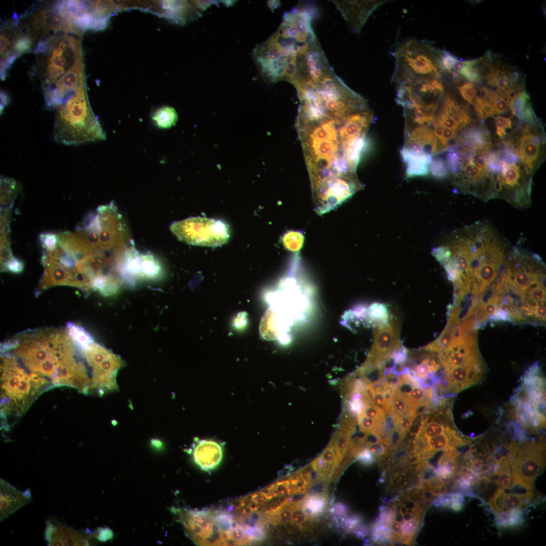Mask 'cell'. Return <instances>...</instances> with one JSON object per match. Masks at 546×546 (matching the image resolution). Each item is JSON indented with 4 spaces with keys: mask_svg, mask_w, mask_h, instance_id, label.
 <instances>
[{
    "mask_svg": "<svg viewBox=\"0 0 546 546\" xmlns=\"http://www.w3.org/2000/svg\"><path fill=\"white\" fill-rule=\"evenodd\" d=\"M296 127L307 166L313 201L336 206L355 193L356 170L372 148L367 136L366 100L334 72L309 80L296 89Z\"/></svg>",
    "mask_w": 546,
    "mask_h": 546,
    "instance_id": "6da1fadb",
    "label": "cell"
},
{
    "mask_svg": "<svg viewBox=\"0 0 546 546\" xmlns=\"http://www.w3.org/2000/svg\"><path fill=\"white\" fill-rule=\"evenodd\" d=\"M2 350L34 381L48 388L74 387L83 365L81 349L67 328L29 330L2 345Z\"/></svg>",
    "mask_w": 546,
    "mask_h": 546,
    "instance_id": "7a4b0ae2",
    "label": "cell"
},
{
    "mask_svg": "<svg viewBox=\"0 0 546 546\" xmlns=\"http://www.w3.org/2000/svg\"><path fill=\"white\" fill-rule=\"evenodd\" d=\"M312 20L307 9L295 7L284 14L278 29L267 39L275 57L276 82L291 83L296 77L299 61L319 43Z\"/></svg>",
    "mask_w": 546,
    "mask_h": 546,
    "instance_id": "3957f363",
    "label": "cell"
},
{
    "mask_svg": "<svg viewBox=\"0 0 546 546\" xmlns=\"http://www.w3.org/2000/svg\"><path fill=\"white\" fill-rule=\"evenodd\" d=\"M395 67L392 80L396 85L426 78H441L444 71L441 52L421 40L411 39L402 43L393 54Z\"/></svg>",
    "mask_w": 546,
    "mask_h": 546,
    "instance_id": "277c9868",
    "label": "cell"
},
{
    "mask_svg": "<svg viewBox=\"0 0 546 546\" xmlns=\"http://www.w3.org/2000/svg\"><path fill=\"white\" fill-rule=\"evenodd\" d=\"M508 449L507 459L512 472L510 488L533 490L535 481L545 466L543 440L512 442L508 445Z\"/></svg>",
    "mask_w": 546,
    "mask_h": 546,
    "instance_id": "5b68a950",
    "label": "cell"
},
{
    "mask_svg": "<svg viewBox=\"0 0 546 546\" xmlns=\"http://www.w3.org/2000/svg\"><path fill=\"white\" fill-rule=\"evenodd\" d=\"M170 229L179 240L192 245L216 247L227 243L230 237L226 223L200 216L173 222Z\"/></svg>",
    "mask_w": 546,
    "mask_h": 546,
    "instance_id": "8992f818",
    "label": "cell"
},
{
    "mask_svg": "<svg viewBox=\"0 0 546 546\" xmlns=\"http://www.w3.org/2000/svg\"><path fill=\"white\" fill-rule=\"evenodd\" d=\"M177 512L186 534L195 543L200 545H228L212 512L187 509L179 510Z\"/></svg>",
    "mask_w": 546,
    "mask_h": 546,
    "instance_id": "52a82bcc",
    "label": "cell"
},
{
    "mask_svg": "<svg viewBox=\"0 0 546 546\" xmlns=\"http://www.w3.org/2000/svg\"><path fill=\"white\" fill-rule=\"evenodd\" d=\"M441 78L423 79L396 85L397 103L408 109L439 103L444 93Z\"/></svg>",
    "mask_w": 546,
    "mask_h": 546,
    "instance_id": "ba28073f",
    "label": "cell"
},
{
    "mask_svg": "<svg viewBox=\"0 0 546 546\" xmlns=\"http://www.w3.org/2000/svg\"><path fill=\"white\" fill-rule=\"evenodd\" d=\"M374 341L368 356L363 365L375 367L386 359L400 346V325L391 316L386 325L374 327Z\"/></svg>",
    "mask_w": 546,
    "mask_h": 546,
    "instance_id": "9c48e42d",
    "label": "cell"
},
{
    "mask_svg": "<svg viewBox=\"0 0 546 546\" xmlns=\"http://www.w3.org/2000/svg\"><path fill=\"white\" fill-rule=\"evenodd\" d=\"M118 267L121 275L131 282L140 279H156L161 273V266L155 258L134 250L125 254Z\"/></svg>",
    "mask_w": 546,
    "mask_h": 546,
    "instance_id": "30bf717a",
    "label": "cell"
},
{
    "mask_svg": "<svg viewBox=\"0 0 546 546\" xmlns=\"http://www.w3.org/2000/svg\"><path fill=\"white\" fill-rule=\"evenodd\" d=\"M485 370L482 361L444 371V383L447 394L452 397L454 394L478 383L483 377Z\"/></svg>",
    "mask_w": 546,
    "mask_h": 546,
    "instance_id": "8fae6325",
    "label": "cell"
},
{
    "mask_svg": "<svg viewBox=\"0 0 546 546\" xmlns=\"http://www.w3.org/2000/svg\"><path fill=\"white\" fill-rule=\"evenodd\" d=\"M343 18L352 29L358 33L370 15L385 1H333Z\"/></svg>",
    "mask_w": 546,
    "mask_h": 546,
    "instance_id": "7c38bea8",
    "label": "cell"
},
{
    "mask_svg": "<svg viewBox=\"0 0 546 546\" xmlns=\"http://www.w3.org/2000/svg\"><path fill=\"white\" fill-rule=\"evenodd\" d=\"M44 536L47 545L51 546L88 545L90 535L68 527L50 518L46 521Z\"/></svg>",
    "mask_w": 546,
    "mask_h": 546,
    "instance_id": "4fadbf2b",
    "label": "cell"
},
{
    "mask_svg": "<svg viewBox=\"0 0 546 546\" xmlns=\"http://www.w3.org/2000/svg\"><path fill=\"white\" fill-rule=\"evenodd\" d=\"M400 154L405 166L407 178L425 176L429 174L432 156L422 147L414 144L404 145Z\"/></svg>",
    "mask_w": 546,
    "mask_h": 546,
    "instance_id": "5bb4252c",
    "label": "cell"
},
{
    "mask_svg": "<svg viewBox=\"0 0 546 546\" xmlns=\"http://www.w3.org/2000/svg\"><path fill=\"white\" fill-rule=\"evenodd\" d=\"M31 500L29 488L17 489L4 479L0 480V520H4Z\"/></svg>",
    "mask_w": 546,
    "mask_h": 546,
    "instance_id": "9a60e30c",
    "label": "cell"
},
{
    "mask_svg": "<svg viewBox=\"0 0 546 546\" xmlns=\"http://www.w3.org/2000/svg\"><path fill=\"white\" fill-rule=\"evenodd\" d=\"M534 496L532 490L506 492L505 489L498 487L487 503L496 516L513 509H522L530 503Z\"/></svg>",
    "mask_w": 546,
    "mask_h": 546,
    "instance_id": "2e32d148",
    "label": "cell"
},
{
    "mask_svg": "<svg viewBox=\"0 0 546 546\" xmlns=\"http://www.w3.org/2000/svg\"><path fill=\"white\" fill-rule=\"evenodd\" d=\"M222 458V446L214 441L200 440L194 448V461L204 471H210L216 468L221 462Z\"/></svg>",
    "mask_w": 546,
    "mask_h": 546,
    "instance_id": "e0dca14e",
    "label": "cell"
},
{
    "mask_svg": "<svg viewBox=\"0 0 546 546\" xmlns=\"http://www.w3.org/2000/svg\"><path fill=\"white\" fill-rule=\"evenodd\" d=\"M461 308L459 306L450 307L447 324L439 337L433 342L422 348L433 352H439L445 348L454 336L458 327L461 323L460 313Z\"/></svg>",
    "mask_w": 546,
    "mask_h": 546,
    "instance_id": "ac0fdd59",
    "label": "cell"
},
{
    "mask_svg": "<svg viewBox=\"0 0 546 546\" xmlns=\"http://www.w3.org/2000/svg\"><path fill=\"white\" fill-rule=\"evenodd\" d=\"M543 138L523 134L518 147V153L522 163L534 169L535 163L540 155V144Z\"/></svg>",
    "mask_w": 546,
    "mask_h": 546,
    "instance_id": "d6986e66",
    "label": "cell"
},
{
    "mask_svg": "<svg viewBox=\"0 0 546 546\" xmlns=\"http://www.w3.org/2000/svg\"><path fill=\"white\" fill-rule=\"evenodd\" d=\"M404 145L414 144L422 147L432 156V150L436 136L433 124L430 126H416L405 129Z\"/></svg>",
    "mask_w": 546,
    "mask_h": 546,
    "instance_id": "ffe728a7",
    "label": "cell"
},
{
    "mask_svg": "<svg viewBox=\"0 0 546 546\" xmlns=\"http://www.w3.org/2000/svg\"><path fill=\"white\" fill-rule=\"evenodd\" d=\"M459 145H467L473 147L491 148V140L489 131L481 127H471L457 132L455 136Z\"/></svg>",
    "mask_w": 546,
    "mask_h": 546,
    "instance_id": "44dd1931",
    "label": "cell"
},
{
    "mask_svg": "<svg viewBox=\"0 0 546 546\" xmlns=\"http://www.w3.org/2000/svg\"><path fill=\"white\" fill-rule=\"evenodd\" d=\"M459 433L455 428L447 429L445 432L426 439L425 458L427 460L438 451L444 450L451 445V441ZM452 446V445H451Z\"/></svg>",
    "mask_w": 546,
    "mask_h": 546,
    "instance_id": "7402d4cb",
    "label": "cell"
},
{
    "mask_svg": "<svg viewBox=\"0 0 546 546\" xmlns=\"http://www.w3.org/2000/svg\"><path fill=\"white\" fill-rule=\"evenodd\" d=\"M326 495L308 494L300 501L302 508L308 518H315L322 514L327 505Z\"/></svg>",
    "mask_w": 546,
    "mask_h": 546,
    "instance_id": "603a6c76",
    "label": "cell"
},
{
    "mask_svg": "<svg viewBox=\"0 0 546 546\" xmlns=\"http://www.w3.org/2000/svg\"><path fill=\"white\" fill-rule=\"evenodd\" d=\"M499 487L507 489L512 485V472L508 460L505 456L497 459L496 470L490 478Z\"/></svg>",
    "mask_w": 546,
    "mask_h": 546,
    "instance_id": "cb8c5ba5",
    "label": "cell"
},
{
    "mask_svg": "<svg viewBox=\"0 0 546 546\" xmlns=\"http://www.w3.org/2000/svg\"><path fill=\"white\" fill-rule=\"evenodd\" d=\"M367 321L374 327L387 325L391 317L387 306L382 303H372L367 310Z\"/></svg>",
    "mask_w": 546,
    "mask_h": 546,
    "instance_id": "d4e9b609",
    "label": "cell"
},
{
    "mask_svg": "<svg viewBox=\"0 0 546 546\" xmlns=\"http://www.w3.org/2000/svg\"><path fill=\"white\" fill-rule=\"evenodd\" d=\"M156 126L160 128H169L175 124L177 115L172 107L164 106L158 109L152 116Z\"/></svg>",
    "mask_w": 546,
    "mask_h": 546,
    "instance_id": "484cf974",
    "label": "cell"
},
{
    "mask_svg": "<svg viewBox=\"0 0 546 546\" xmlns=\"http://www.w3.org/2000/svg\"><path fill=\"white\" fill-rule=\"evenodd\" d=\"M521 509H513L496 515V524L500 528L516 527L523 522Z\"/></svg>",
    "mask_w": 546,
    "mask_h": 546,
    "instance_id": "4316f807",
    "label": "cell"
},
{
    "mask_svg": "<svg viewBox=\"0 0 546 546\" xmlns=\"http://www.w3.org/2000/svg\"><path fill=\"white\" fill-rule=\"evenodd\" d=\"M389 401L393 412L400 417L409 413L413 406L408 398L398 393L393 388Z\"/></svg>",
    "mask_w": 546,
    "mask_h": 546,
    "instance_id": "83f0119b",
    "label": "cell"
},
{
    "mask_svg": "<svg viewBox=\"0 0 546 546\" xmlns=\"http://www.w3.org/2000/svg\"><path fill=\"white\" fill-rule=\"evenodd\" d=\"M212 513L215 520L225 537V535L238 523V518L229 512L216 510Z\"/></svg>",
    "mask_w": 546,
    "mask_h": 546,
    "instance_id": "f1b7e54d",
    "label": "cell"
},
{
    "mask_svg": "<svg viewBox=\"0 0 546 546\" xmlns=\"http://www.w3.org/2000/svg\"><path fill=\"white\" fill-rule=\"evenodd\" d=\"M225 538L228 545L247 544L245 525L238 520V523L225 535Z\"/></svg>",
    "mask_w": 546,
    "mask_h": 546,
    "instance_id": "f546056e",
    "label": "cell"
},
{
    "mask_svg": "<svg viewBox=\"0 0 546 546\" xmlns=\"http://www.w3.org/2000/svg\"><path fill=\"white\" fill-rule=\"evenodd\" d=\"M445 155V163L449 172L456 177L462 170V158L456 146L448 148Z\"/></svg>",
    "mask_w": 546,
    "mask_h": 546,
    "instance_id": "4dcf8cb0",
    "label": "cell"
},
{
    "mask_svg": "<svg viewBox=\"0 0 546 546\" xmlns=\"http://www.w3.org/2000/svg\"><path fill=\"white\" fill-rule=\"evenodd\" d=\"M371 540L379 544H393L390 529L376 523L372 527Z\"/></svg>",
    "mask_w": 546,
    "mask_h": 546,
    "instance_id": "1f68e13d",
    "label": "cell"
},
{
    "mask_svg": "<svg viewBox=\"0 0 546 546\" xmlns=\"http://www.w3.org/2000/svg\"><path fill=\"white\" fill-rule=\"evenodd\" d=\"M288 478L290 481L291 494L304 493L306 492L310 485V483L302 471L296 472Z\"/></svg>",
    "mask_w": 546,
    "mask_h": 546,
    "instance_id": "d6a6232c",
    "label": "cell"
},
{
    "mask_svg": "<svg viewBox=\"0 0 546 546\" xmlns=\"http://www.w3.org/2000/svg\"><path fill=\"white\" fill-rule=\"evenodd\" d=\"M17 184L13 179L3 177L1 179V203H10L17 193Z\"/></svg>",
    "mask_w": 546,
    "mask_h": 546,
    "instance_id": "836d02e7",
    "label": "cell"
},
{
    "mask_svg": "<svg viewBox=\"0 0 546 546\" xmlns=\"http://www.w3.org/2000/svg\"><path fill=\"white\" fill-rule=\"evenodd\" d=\"M265 492L271 499L279 496L291 495V490L289 478L278 481L271 484L266 488Z\"/></svg>",
    "mask_w": 546,
    "mask_h": 546,
    "instance_id": "e575fe53",
    "label": "cell"
},
{
    "mask_svg": "<svg viewBox=\"0 0 546 546\" xmlns=\"http://www.w3.org/2000/svg\"><path fill=\"white\" fill-rule=\"evenodd\" d=\"M357 423L360 431L365 433L373 431L380 433L382 422L367 416L363 411L357 414Z\"/></svg>",
    "mask_w": 546,
    "mask_h": 546,
    "instance_id": "d590c367",
    "label": "cell"
},
{
    "mask_svg": "<svg viewBox=\"0 0 546 546\" xmlns=\"http://www.w3.org/2000/svg\"><path fill=\"white\" fill-rule=\"evenodd\" d=\"M477 59L465 61V65L459 73L468 80L472 82L479 83L482 78L476 66Z\"/></svg>",
    "mask_w": 546,
    "mask_h": 546,
    "instance_id": "8d00e7d4",
    "label": "cell"
},
{
    "mask_svg": "<svg viewBox=\"0 0 546 546\" xmlns=\"http://www.w3.org/2000/svg\"><path fill=\"white\" fill-rule=\"evenodd\" d=\"M429 173L435 178L442 179L447 177L449 171L445 161L441 157L432 159L429 165Z\"/></svg>",
    "mask_w": 546,
    "mask_h": 546,
    "instance_id": "74e56055",
    "label": "cell"
},
{
    "mask_svg": "<svg viewBox=\"0 0 546 546\" xmlns=\"http://www.w3.org/2000/svg\"><path fill=\"white\" fill-rule=\"evenodd\" d=\"M446 427L448 426L434 421H431L426 423L423 422L422 426L418 433H420L426 439H427L431 437L444 433Z\"/></svg>",
    "mask_w": 546,
    "mask_h": 546,
    "instance_id": "f35d334b",
    "label": "cell"
},
{
    "mask_svg": "<svg viewBox=\"0 0 546 546\" xmlns=\"http://www.w3.org/2000/svg\"><path fill=\"white\" fill-rule=\"evenodd\" d=\"M362 411L367 416L381 422L384 420L385 416L384 412L373 401L365 403Z\"/></svg>",
    "mask_w": 546,
    "mask_h": 546,
    "instance_id": "ab89813d",
    "label": "cell"
},
{
    "mask_svg": "<svg viewBox=\"0 0 546 546\" xmlns=\"http://www.w3.org/2000/svg\"><path fill=\"white\" fill-rule=\"evenodd\" d=\"M31 44L32 41L29 36L23 35L18 36L13 44L14 54L18 56L30 50Z\"/></svg>",
    "mask_w": 546,
    "mask_h": 546,
    "instance_id": "60d3db41",
    "label": "cell"
},
{
    "mask_svg": "<svg viewBox=\"0 0 546 546\" xmlns=\"http://www.w3.org/2000/svg\"><path fill=\"white\" fill-rule=\"evenodd\" d=\"M292 514L291 523L298 526H303L308 519L302 508L300 501L294 504L292 509Z\"/></svg>",
    "mask_w": 546,
    "mask_h": 546,
    "instance_id": "b9f144b4",
    "label": "cell"
},
{
    "mask_svg": "<svg viewBox=\"0 0 546 546\" xmlns=\"http://www.w3.org/2000/svg\"><path fill=\"white\" fill-rule=\"evenodd\" d=\"M496 125V133L500 138L503 139L506 135V130L511 128L512 121L511 118L500 116L493 117Z\"/></svg>",
    "mask_w": 546,
    "mask_h": 546,
    "instance_id": "7bdbcfd3",
    "label": "cell"
},
{
    "mask_svg": "<svg viewBox=\"0 0 546 546\" xmlns=\"http://www.w3.org/2000/svg\"><path fill=\"white\" fill-rule=\"evenodd\" d=\"M475 87L476 86L471 82H466L457 86L462 97L470 104L475 98Z\"/></svg>",
    "mask_w": 546,
    "mask_h": 546,
    "instance_id": "ee69618b",
    "label": "cell"
},
{
    "mask_svg": "<svg viewBox=\"0 0 546 546\" xmlns=\"http://www.w3.org/2000/svg\"><path fill=\"white\" fill-rule=\"evenodd\" d=\"M361 517L356 515L344 517L341 519L342 527L348 532H353L361 525Z\"/></svg>",
    "mask_w": 546,
    "mask_h": 546,
    "instance_id": "f6af8a7d",
    "label": "cell"
},
{
    "mask_svg": "<svg viewBox=\"0 0 546 546\" xmlns=\"http://www.w3.org/2000/svg\"><path fill=\"white\" fill-rule=\"evenodd\" d=\"M416 417V415L412 410L409 413L400 417L397 426L404 433L406 434Z\"/></svg>",
    "mask_w": 546,
    "mask_h": 546,
    "instance_id": "bcb514c9",
    "label": "cell"
},
{
    "mask_svg": "<svg viewBox=\"0 0 546 546\" xmlns=\"http://www.w3.org/2000/svg\"><path fill=\"white\" fill-rule=\"evenodd\" d=\"M248 500L258 509L271 498L265 491H257L247 495Z\"/></svg>",
    "mask_w": 546,
    "mask_h": 546,
    "instance_id": "7dc6e473",
    "label": "cell"
},
{
    "mask_svg": "<svg viewBox=\"0 0 546 546\" xmlns=\"http://www.w3.org/2000/svg\"><path fill=\"white\" fill-rule=\"evenodd\" d=\"M42 246L48 250L52 251L55 249L58 239L56 235L52 233H42L39 236Z\"/></svg>",
    "mask_w": 546,
    "mask_h": 546,
    "instance_id": "c3c4849f",
    "label": "cell"
},
{
    "mask_svg": "<svg viewBox=\"0 0 546 546\" xmlns=\"http://www.w3.org/2000/svg\"><path fill=\"white\" fill-rule=\"evenodd\" d=\"M408 398L413 407L416 406L426 400L425 389L421 386L414 387L408 395Z\"/></svg>",
    "mask_w": 546,
    "mask_h": 546,
    "instance_id": "681fc988",
    "label": "cell"
},
{
    "mask_svg": "<svg viewBox=\"0 0 546 546\" xmlns=\"http://www.w3.org/2000/svg\"><path fill=\"white\" fill-rule=\"evenodd\" d=\"M458 58L446 51L441 52L442 64L444 70L450 73L453 70L454 63L458 60Z\"/></svg>",
    "mask_w": 546,
    "mask_h": 546,
    "instance_id": "f907efd6",
    "label": "cell"
},
{
    "mask_svg": "<svg viewBox=\"0 0 546 546\" xmlns=\"http://www.w3.org/2000/svg\"><path fill=\"white\" fill-rule=\"evenodd\" d=\"M366 447L375 457V461L377 459L383 456L389 449L386 445L380 441L368 444Z\"/></svg>",
    "mask_w": 546,
    "mask_h": 546,
    "instance_id": "816d5d0a",
    "label": "cell"
},
{
    "mask_svg": "<svg viewBox=\"0 0 546 546\" xmlns=\"http://www.w3.org/2000/svg\"><path fill=\"white\" fill-rule=\"evenodd\" d=\"M114 533L109 527H99L95 531V537L101 542H106L113 539Z\"/></svg>",
    "mask_w": 546,
    "mask_h": 546,
    "instance_id": "f5cc1de1",
    "label": "cell"
},
{
    "mask_svg": "<svg viewBox=\"0 0 546 546\" xmlns=\"http://www.w3.org/2000/svg\"><path fill=\"white\" fill-rule=\"evenodd\" d=\"M465 504V500L462 493L458 492L451 493V503L450 509L455 512L461 511Z\"/></svg>",
    "mask_w": 546,
    "mask_h": 546,
    "instance_id": "db71d44e",
    "label": "cell"
},
{
    "mask_svg": "<svg viewBox=\"0 0 546 546\" xmlns=\"http://www.w3.org/2000/svg\"><path fill=\"white\" fill-rule=\"evenodd\" d=\"M356 459L365 466H370L375 461V457L367 447H365L358 453Z\"/></svg>",
    "mask_w": 546,
    "mask_h": 546,
    "instance_id": "11a10c76",
    "label": "cell"
},
{
    "mask_svg": "<svg viewBox=\"0 0 546 546\" xmlns=\"http://www.w3.org/2000/svg\"><path fill=\"white\" fill-rule=\"evenodd\" d=\"M23 265L21 261L13 257L5 265L2 266V270H9L13 272H19L23 269Z\"/></svg>",
    "mask_w": 546,
    "mask_h": 546,
    "instance_id": "9f6ffc18",
    "label": "cell"
},
{
    "mask_svg": "<svg viewBox=\"0 0 546 546\" xmlns=\"http://www.w3.org/2000/svg\"><path fill=\"white\" fill-rule=\"evenodd\" d=\"M451 503V493H445L438 496L433 502L436 507L449 508Z\"/></svg>",
    "mask_w": 546,
    "mask_h": 546,
    "instance_id": "6f0895ef",
    "label": "cell"
},
{
    "mask_svg": "<svg viewBox=\"0 0 546 546\" xmlns=\"http://www.w3.org/2000/svg\"><path fill=\"white\" fill-rule=\"evenodd\" d=\"M330 511L332 514L341 518L346 516L348 508L344 504L338 502L334 504L331 507Z\"/></svg>",
    "mask_w": 546,
    "mask_h": 546,
    "instance_id": "680465c9",
    "label": "cell"
},
{
    "mask_svg": "<svg viewBox=\"0 0 546 546\" xmlns=\"http://www.w3.org/2000/svg\"><path fill=\"white\" fill-rule=\"evenodd\" d=\"M545 304L538 305L534 314L539 320L542 325L545 323Z\"/></svg>",
    "mask_w": 546,
    "mask_h": 546,
    "instance_id": "91938a15",
    "label": "cell"
},
{
    "mask_svg": "<svg viewBox=\"0 0 546 546\" xmlns=\"http://www.w3.org/2000/svg\"><path fill=\"white\" fill-rule=\"evenodd\" d=\"M245 312H240L235 318L234 324L237 328H242L245 326L247 321Z\"/></svg>",
    "mask_w": 546,
    "mask_h": 546,
    "instance_id": "94428289",
    "label": "cell"
},
{
    "mask_svg": "<svg viewBox=\"0 0 546 546\" xmlns=\"http://www.w3.org/2000/svg\"><path fill=\"white\" fill-rule=\"evenodd\" d=\"M353 532L357 537L363 539L368 533V528L365 525H360Z\"/></svg>",
    "mask_w": 546,
    "mask_h": 546,
    "instance_id": "6125c7cd",
    "label": "cell"
},
{
    "mask_svg": "<svg viewBox=\"0 0 546 546\" xmlns=\"http://www.w3.org/2000/svg\"><path fill=\"white\" fill-rule=\"evenodd\" d=\"M9 98L8 96L4 92L1 93V111H3L4 106L9 103Z\"/></svg>",
    "mask_w": 546,
    "mask_h": 546,
    "instance_id": "be15d7a7",
    "label": "cell"
}]
</instances>
